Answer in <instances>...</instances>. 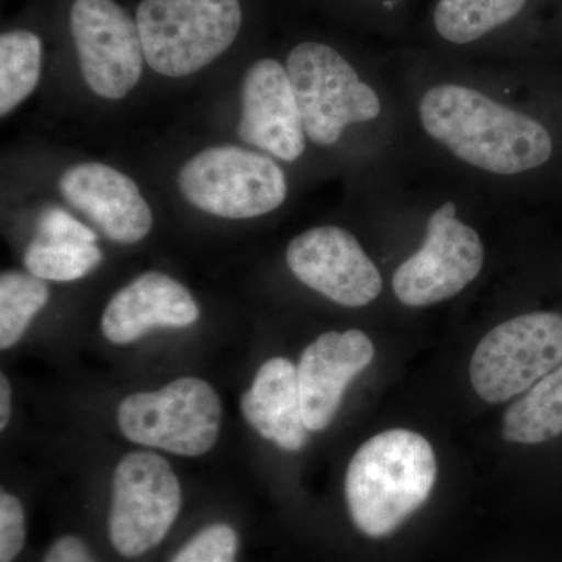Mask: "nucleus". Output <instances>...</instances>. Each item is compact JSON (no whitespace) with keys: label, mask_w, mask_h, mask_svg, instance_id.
I'll list each match as a JSON object with an SVG mask.
<instances>
[{"label":"nucleus","mask_w":562,"mask_h":562,"mask_svg":"<svg viewBox=\"0 0 562 562\" xmlns=\"http://www.w3.org/2000/svg\"><path fill=\"white\" fill-rule=\"evenodd\" d=\"M60 191L111 241L136 244L151 231L154 216L138 184L111 166L102 162L72 166L63 173Z\"/></svg>","instance_id":"nucleus-14"},{"label":"nucleus","mask_w":562,"mask_h":562,"mask_svg":"<svg viewBox=\"0 0 562 562\" xmlns=\"http://www.w3.org/2000/svg\"><path fill=\"white\" fill-rule=\"evenodd\" d=\"M286 70L306 136L317 146H335L349 125L382 114L376 91L327 44H299L288 57Z\"/></svg>","instance_id":"nucleus-4"},{"label":"nucleus","mask_w":562,"mask_h":562,"mask_svg":"<svg viewBox=\"0 0 562 562\" xmlns=\"http://www.w3.org/2000/svg\"><path fill=\"white\" fill-rule=\"evenodd\" d=\"M201 312L191 292L161 272H146L122 288L102 316L106 341L125 346L154 328H184L198 322Z\"/></svg>","instance_id":"nucleus-15"},{"label":"nucleus","mask_w":562,"mask_h":562,"mask_svg":"<svg viewBox=\"0 0 562 562\" xmlns=\"http://www.w3.org/2000/svg\"><path fill=\"white\" fill-rule=\"evenodd\" d=\"M27 538L25 512L20 498L10 492L0 494V562H13L20 557Z\"/></svg>","instance_id":"nucleus-23"},{"label":"nucleus","mask_w":562,"mask_h":562,"mask_svg":"<svg viewBox=\"0 0 562 562\" xmlns=\"http://www.w3.org/2000/svg\"><path fill=\"white\" fill-rule=\"evenodd\" d=\"M244 143L268 151L281 161L299 160L305 151L306 132L288 70L265 58L246 72L241 90Z\"/></svg>","instance_id":"nucleus-12"},{"label":"nucleus","mask_w":562,"mask_h":562,"mask_svg":"<svg viewBox=\"0 0 562 562\" xmlns=\"http://www.w3.org/2000/svg\"><path fill=\"white\" fill-rule=\"evenodd\" d=\"M438 476L431 443L412 430H387L362 443L346 475L351 520L371 538L397 530L430 497Z\"/></svg>","instance_id":"nucleus-2"},{"label":"nucleus","mask_w":562,"mask_h":562,"mask_svg":"<svg viewBox=\"0 0 562 562\" xmlns=\"http://www.w3.org/2000/svg\"><path fill=\"white\" fill-rule=\"evenodd\" d=\"M502 431L506 441L525 446L562 435V364L509 406Z\"/></svg>","instance_id":"nucleus-17"},{"label":"nucleus","mask_w":562,"mask_h":562,"mask_svg":"<svg viewBox=\"0 0 562 562\" xmlns=\"http://www.w3.org/2000/svg\"><path fill=\"white\" fill-rule=\"evenodd\" d=\"M241 412L254 430L286 452H299L308 442L297 368L286 358L261 366L250 390L244 392Z\"/></svg>","instance_id":"nucleus-16"},{"label":"nucleus","mask_w":562,"mask_h":562,"mask_svg":"<svg viewBox=\"0 0 562 562\" xmlns=\"http://www.w3.org/2000/svg\"><path fill=\"white\" fill-rule=\"evenodd\" d=\"M179 188L192 205L225 220L265 216L288 195L286 177L272 158L236 146L199 151L180 169Z\"/></svg>","instance_id":"nucleus-6"},{"label":"nucleus","mask_w":562,"mask_h":562,"mask_svg":"<svg viewBox=\"0 0 562 562\" xmlns=\"http://www.w3.org/2000/svg\"><path fill=\"white\" fill-rule=\"evenodd\" d=\"M295 279L347 308H361L379 297L382 273L351 233L335 225L295 236L286 249Z\"/></svg>","instance_id":"nucleus-11"},{"label":"nucleus","mask_w":562,"mask_h":562,"mask_svg":"<svg viewBox=\"0 0 562 562\" xmlns=\"http://www.w3.org/2000/svg\"><path fill=\"white\" fill-rule=\"evenodd\" d=\"M43 562H98L92 558L83 539L68 535L57 539Z\"/></svg>","instance_id":"nucleus-25"},{"label":"nucleus","mask_w":562,"mask_h":562,"mask_svg":"<svg viewBox=\"0 0 562 562\" xmlns=\"http://www.w3.org/2000/svg\"><path fill=\"white\" fill-rule=\"evenodd\" d=\"M525 2L527 0H439L435 27L449 43H473L514 20Z\"/></svg>","instance_id":"nucleus-18"},{"label":"nucleus","mask_w":562,"mask_h":562,"mask_svg":"<svg viewBox=\"0 0 562 562\" xmlns=\"http://www.w3.org/2000/svg\"><path fill=\"white\" fill-rule=\"evenodd\" d=\"M419 117L427 135L458 160L495 176L535 171L553 155L552 135L541 122L464 85L430 88Z\"/></svg>","instance_id":"nucleus-1"},{"label":"nucleus","mask_w":562,"mask_h":562,"mask_svg":"<svg viewBox=\"0 0 562 562\" xmlns=\"http://www.w3.org/2000/svg\"><path fill=\"white\" fill-rule=\"evenodd\" d=\"M70 32L81 76L95 94L120 101L138 85L144 61L138 24L114 0H74Z\"/></svg>","instance_id":"nucleus-10"},{"label":"nucleus","mask_w":562,"mask_h":562,"mask_svg":"<svg viewBox=\"0 0 562 562\" xmlns=\"http://www.w3.org/2000/svg\"><path fill=\"white\" fill-rule=\"evenodd\" d=\"M102 258L95 244L38 238L25 251L24 262L41 280L74 281L94 271Z\"/></svg>","instance_id":"nucleus-21"},{"label":"nucleus","mask_w":562,"mask_h":562,"mask_svg":"<svg viewBox=\"0 0 562 562\" xmlns=\"http://www.w3.org/2000/svg\"><path fill=\"white\" fill-rule=\"evenodd\" d=\"M11 416V386L7 375L0 376V430H5Z\"/></svg>","instance_id":"nucleus-26"},{"label":"nucleus","mask_w":562,"mask_h":562,"mask_svg":"<svg viewBox=\"0 0 562 562\" xmlns=\"http://www.w3.org/2000/svg\"><path fill=\"white\" fill-rule=\"evenodd\" d=\"M562 364V316L527 313L503 322L473 351L471 383L487 403L525 394Z\"/></svg>","instance_id":"nucleus-7"},{"label":"nucleus","mask_w":562,"mask_h":562,"mask_svg":"<svg viewBox=\"0 0 562 562\" xmlns=\"http://www.w3.org/2000/svg\"><path fill=\"white\" fill-rule=\"evenodd\" d=\"M144 58L165 77L191 76L235 43L239 0H143L136 11Z\"/></svg>","instance_id":"nucleus-3"},{"label":"nucleus","mask_w":562,"mask_h":562,"mask_svg":"<svg viewBox=\"0 0 562 562\" xmlns=\"http://www.w3.org/2000/svg\"><path fill=\"white\" fill-rule=\"evenodd\" d=\"M181 509V487L171 464L154 452H132L117 462L109 514L111 546L139 558L158 546Z\"/></svg>","instance_id":"nucleus-8"},{"label":"nucleus","mask_w":562,"mask_h":562,"mask_svg":"<svg viewBox=\"0 0 562 562\" xmlns=\"http://www.w3.org/2000/svg\"><path fill=\"white\" fill-rule=\"evenodd\" d=\"M49 302L46 280L31 272L9 271L0 277V347L20 342L33 317Z\"/></svg>","instance_id":"nucleus-20"},{"label":"nucleus","mask_w":562,"mask_h":562,"mask_svg":"<svg viewBox=\"0 0 562 562\" xmlns=\"http://www.w3.org/2000/svg\"><path fill=\"white\" fill-rule=\"evenodd\" d=\"M40 238L54 241H79L95 244L98 235L61 209H47L38 222Z\"/></svg>","instance_id":"nucleus-24"},{"label":"nucleus","mask_w":562,"mask_h":562,"mask_svg":"<svg viewBox=\"0 0 562 562\" xmlns=\"http://www.w3.org/2000/svg\"><path fill=\"white\" fill-rule=\"evenodd\" d=\"M43 63L40 36L13 31L0 36V114L7 116L35 91Z\"/></svg>","instance_id":"nucleus-19"},{"label":"nucleus","mask_w":562,"mask_h":562,"mask_svg":"<svg viewBox=\"0 0 562 562\" xmlns=\"http://www.w3.org/2000/svg\"><path fill=\"white\" fill-rule=\"evenodd\" d=\"M238 550L239 536L235 528L213 524L192 536L169 562H236Z\"/></svg>","instance_id":"nucleus-22"},{"label":"nucleus","mask_w":562,"mask_h":562,"mask_svg":"<svg viewBox=\"0 0 562 562\" xmlns=\"http://www.w3.org/2000/svg\"><path fill=\"white\" fill-rule=\"evenodd\" d=\"M375 357L372 339L361 330L328 331L310 344L297 366L303 420L310 431L331 424L344 392Z\"/></svg>","instance_id":"nucleus-13"},{"label":"nucleus","mask_w":562,"mask_h":562,"mask_svg":"<svg viewBox=\"0 0 562 562\" xmlns=\"http://www.w3.org/2000/svg\"><path fill=\"white\" fill-rule=\"evenodd\" d=\"M483 266L479 232L457 216L453 202H446L428 217L420 249L394 272L392 290L403 305L425 308L460 294Z\"/></svg>","instance_id":"nucleus-9"},{"label":"nucleus","mask_w":562,"mask_h":562,"mask_svg":"<svg viewBox=\"0 0 562 562\" xmlns=\"http://www.w3.org/2000/svg\"><path fill=\"white\" fill-rule=\"evenodd\" d=\"M220 395L195 376H183L154 392H136L121 402L117 424L128 441L180 454L201 457L220 436Z\"/></svg>","instance_id":"nucleus-5"}]
</instances>
